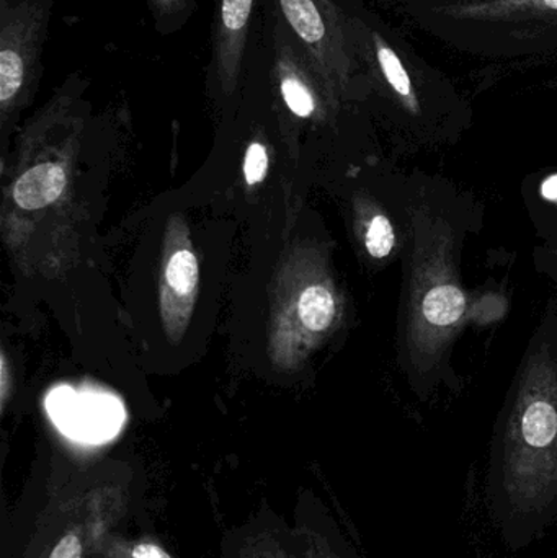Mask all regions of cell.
I'll return each mask as SVG.
<instances>
[{
  "label": "cell",
  "mask_w": 557,
  "mask_h": 558,
  "mask_svg": "<svg viewBox=\"0 0 557 558\" xmlns=\"http://www.w3.org/2000/svg\"><path fill=\"white\" fill-rule=\"evenodd\" d=\"M489 497L512 546L557 518V302L533 335L500 412Z\"/></svg>",
  "instance_id": "1"
},
{
  "label": "cell",
  "mask_w": 557,
  "mask_h": 558,
  "mask_svg": "<svg viewBox=\"0 0 557 558\" xmlns=\"http://www.w3.org/2000/svg\"><path fill=\"white\" fill-rule=\"evenodd\" d=\"M553 85H556V87H557V77L553 78Z\"/></svg>",
  "instance_id": "20"
},
{
  "label": "cell",
  "mask_w": 557,
  "mask_h": 558,
  "mask_svg": "<svg viewBox=\"0 0 557 558\" xmlns=\"http://www.w3.org/2000/svg\"><path fill=\"white\" fill-rule=\"evenodd\" d=\"M51 0H0V107L13 110L41 71Z\"/></svg>",
  "instance_id": "6"
},
{
  "label": "cell",
  "mask_w": 557,
  "mask_h": 558,
  "mask_svg": "<svg viewBox=\"0 0 557 558\" xmlns=\"http://www.w3.org/2000/svg\"><path fill=\"white\" fill-rule=\"evenodd\" d=\"M110 547V556L113 558H173L159 544L147 541L131 544L113 543Z\"/></svg>",
  "instance_id": "15"
},
{
  "label": "cell",
  "mask_w": 557,
  "mask_h": 558,
  "mask_svg": "<svg viewBox=\"0 0 557 558\" xmlns=\"http://www.w3.org/2000/svg\"><path fill=\"white\" fill-rule=\"evenodd\" d=\"M422 32L463 54L520 59L557 52V0H398Z\"/></svg>",
  "instance_id": "4"
},
{
  "label": "cell",
  "mask_w": 557,
  "mask_h": 558,
  "mask_svg": "<svg viewBox=\"0 0 557 558\" xmlns=\"http://www.w3.org/2000/svg\"><path fill=\"white\" fill-rule=\"evenodd\" d=\"M298 314L304 327L311 331H323L336 318V299L326 286H311L304 289L298 301Z\"/></svg>",
  "instance_id": "11"
},
{
  "label": "cell",
  "mask_w": 557,
  "mask_h": 558,
  "mask_svg": "<svg viewBox=\"0 0 557 558\" xmlns=\"http://www.w3.org/2000/svg\"><path fill=\"white\" fill-rule=\"evenodd\" d=\"M118 513V495L105 490L59 500L39 527L35 558H88Z\"/></svg>",
  "instance_id": "7"
},
{
  "label": "cell",
  "mask_w": 557,
  "mask_h": 558,
  "mask_svg": "<svg viewBox=\"0 0 557 558\" xmlns=\"http://www.w3.org/2000/svg\"><path fill=\"white\" fill-rule=\"evenodd\" d=\"M166 282L177 295H190L198 284V260L190 251H179L169 258Z\"/></svg>",
  "instance_id": "13"
},
{
  "label": "cell",
  "mask_w": 557,
  "mask_h": 558,
  "mask_svg": "<svg viewBox=\"0 0 557 558\" xmlns=\"http://www.w3.org/2000/svg\"><path fill=\"white\" fill-rule=\"evenodd\" d=\"M280 20L303 49L330 97L347 94L362 74L352 12L339 0H275Z\"/></svg>",
  "instance_id": "5"
},
{
  "label": "cell",
  "mask_w": 557,
  "mask_h": 558,
  "mask_svg": "<svg viewBox=\"0 0 557 558\" xmlns=\"http://www.w3.org/2000/svg\"><path fill=\"white\" fill-rule=\"evenodd\" d=\"M268 156L265 146L261 143H254L249 146L247 154H245L244 175L245 182L249 185H257L264 182L267 175Z\"/></svg>",
  "instance_id": "16"
},
{
  "label": "cell",
  "mask_w": 557,
  "mask_h": 558,
  "mask_svg": "<svg viewBox=\"0 0 557 558\" xmlns=\"http://www.w3.org/2000/svg\"><path fill=\"white\" fill-rule=\"evenodd\" d=\"M0 384H2V405L5 403L7 397H9V387H10V376H9V366H7L5 356L0 357Z\"/></svg>",
  "instance_id": "19"
},
{
  "label": "cell",
  "mask_w": 557,
  "mask_h": 558,
  "mask_svg": "<svg viewBox=\"0 0 557 558\" xmlns=\"http://www.w3.org/2000/svg\"><path fill=\"white\" fill-rule=\"evenodd\" d=\"M159 20L180 19L190 9L192 0H147Z\"/></svg>",
  "instance_id": "17"
},
{
  "label": "cell",
  "mask_w": 557,
  "mask_h": 558,
  "mask_svg": "<svg viewBox=\"0 0 557 558\" xmlns=\"http://www.w3.org/2000/svg\"><path fill=\"white\" fill-rule=\"evenodd\" d=\"M538 199L549 215L557 211V172L543 177L538 183Z\"/></svg>",
  "instance_id": "18"
},
{
  "label": "cell",
  "mask_w": 557,
  "mask_h": 558,
  "mask_svg": "<svg viewBox=\"0 0 557 558\" xmlns=\"http://www.w3.org/2000/svg\"><path fill=\"white\" fill-rule=\"evenodd\" d=\"M398 234L391 218L385 213H375L366 225L365 247L370 257L385 260L395 254Z\"/></svg>",
  "instance_id": "14"
},
{
  "label": "cell",
  "mask_w": 557,
  "mask_h": 558,
  "mask_svg": "<svg viewBox=\"0 0 557 558\" xmlns=\"http://www.w3.org/2000/svg\"><path fill=\"white\" fill-rule=\"evenodd\" d=\"M65 189L64 170L55 163H41L29 169L16 182L13 198L26 211L45 208L61 196Z\"/></svg>",
  "instance_id": "10"
},
{
  "label": "cell",
  "mask_w": 557,
  "mask_h": 558,
  "mask_svg": "<svg viewBox=\"0 0 557 558\" xmlns=\"http://www.w3.org/2000/svg\"><path fill=\"white\" fill-rule=\"evenodd\" d=\"M241 558H340L334 553L332 547L317 537L307 539V547L303 553L288 550L274 541L258 539L242 550Z\"/></svg>",
  "instance_id": "12"
},
{
  "label": "cell",
  "mask_w": 557,
  "mask_h": 558,
  "mask_svg": "<svg viewBox=\"0 0 557 558\" xmlns=\"http://www.w3.org/2000/svg\"><path fill=\"white\" fill-rule=\"evenodd\" d=\"M48 409L52 418L69 435L77 438L101 439L111 435L123 420L120 402L110 396L75 393L72 389L55 390L49 396Z\"/></svg>",
  "instance_id": "8"
},
{
  "label": "cell",
  "mask_w": 557,
  "mask_h": 558,
  "mask_svg": "<svg viewBox=\"0 0 557 558\" xmlns=\"http://www.w3.org/2000/svg\"><path fill=\"white\" fill-rule=\"evenodd\" d=\"M356 58L389 117L421 143L455 141L473 118L470 104L440 69L376 13L353 9Z\"/></svg>",
  "instance_id": "2"
},
{
  "label": "cell",
  "mask_w": 557,
  "mask_h": 558,
  "mask_svg": "<svg viewBox=\"0 0 557 558\" xmlns=\"http://www.w3.org/2000/svg\"><path fill=\"white\" fill-rule=\"evenodd\" d=\"M255 0H218L213 26V71L232 90L241 77Z\"/></svg>",
  "instance_id": "9"
},
{
  "label": "cell",
  "mask_w": 557,
  "mask_h": 558,
  "mask_svg": "<svg viewBox=\"0 0 557 558\" xmlns=\"http://www.w3.org/2000/svg\"><path fill=\"white\" fill-rule=\"evenodd\" d=\"M409 278L405 301V371L415 389L440 369L468 312L458 270V234L445 209L417 195L409 208Z\"/></svg>",
  "instance_id": "3"
}]
</instances>
